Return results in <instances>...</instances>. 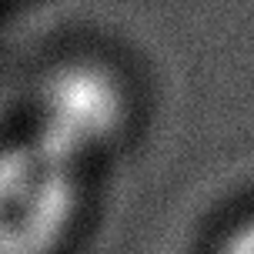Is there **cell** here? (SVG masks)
Here are the masks:
<instances>
[{
    "mask_svg": "<svg viewBox=\"0 0 254 254\" xmlns=\"http://www.w3.org/2000/svg\"><path fill=\"white\" fill-rule=\"evenodd\" d=\"M217 254H254V217L241 221L238 228L231 231L228 238L221 241V251Z\"/></svg>",
    "mask_w": 254,
    "mask_h": 254,
    "instance_id": "7a4b0ae2",
    "label": "cell"
},
{
    "mask_svg": "<svg viewBox=\"0 0 254 254\" xmlns=\"http://www.w3.org/2000/svg\"><path fill=\"white\" fill-rule=\"evenodd\" d=\"M90 167L34 130L0 144V254H64L87 211Z\"/></svg>",
    "mask_w": 254,
    "mask_h": 254,
    "instance_id": "6da1fadb",
    "label": "cell"
}]
</instances>
